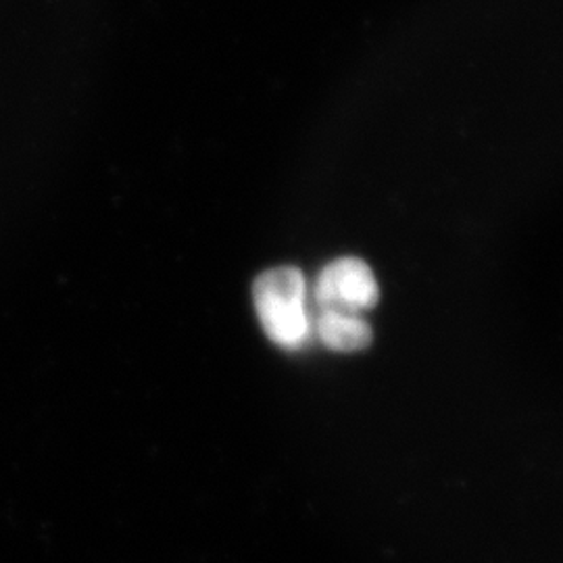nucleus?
<instances>
[{"label": "nucleus", "mask_w": 563, "mask_h": 563, "mask_svg": "<svg viewBox=\"0 0 563 563\" xmlns=\"http://www.w3.org/2000/svg\"><path fill=\"white\" fill-rule=\"evenodd\" d=\"M255 311L267 339L286 351H299L313 334L309 288L301 269L280 265L253 284Z\"/></svg>", "instance_id": "nucleus-1"}, {"label": "nucleus", "mask_w": 563, "mask_h": 563, "mask_svg": "<svg viewBox=\"0 0 563 563\" xmlns=\"http://www.w3.org/2000/svg\"><path fill=\"white\" fill-rule=\"evenodd\" d=\"M378 297L380 288L374 272L369 269L367 263L357 257H342L328 263L313 286V299L318 305V311L332 309L362 313L376 307Z\"/></svg>", "instance_id": "nucleus-2"}, {"label": "nucleus", "mask_w": 563, "mask_h": 563, "mask_svg": "<svg viewBox=\"0 0 563 563\" xmlns=\"http://www.w3.org/2000/svg\"><path fill=\"white\" fill-rule=\"evenodd\" d=\"M313 332L323 346L339 353H355L369 346L374 339L369 323L363 320L360 313L349 311H332L323 309L318 311L313 320Z\"/></svg>", "instance_id": "nucleus-3"}]
</instances>
